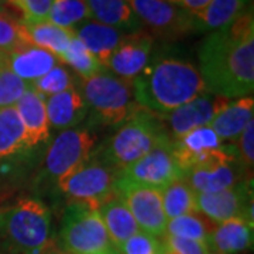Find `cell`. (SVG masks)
<instances>
[{"label": "cell", "mask_w": 254, "mask_h": 254, "mask_svg": "<svg viewBox=\"0 0 254 254\" xmlns=\"http://www.w3.org/2000/svg\"><path fill=\"white\" fill-rule=\"evenodd\" d=\"M53 0H0V10L20 23L48 20Z\"/></svg>", "instance_id": "4dcf8cb0"}, {"label": "cell", "mask_w": 254, "mask_h": 254, "mask_svg": "<svg viewBox=\"0 0 254 254\" xmlns=\"http://www.w3.org/2000/svg\"><path fill=\"white\" fill-rule=\"evenodd\" d=\"M0 254H6V253H1V252H0Z\"/></svg>", "instance_id": "7bdbcfd3"}, {"label": "cell", "mask_w": 254, "mask_h": 254, "mask_svg": "<svg viewBox=\"0 0 254 254\" xmlns=\"http://www.w3.org/2000/svg\"><path fill=\"white\" fill-rule=\"evenodd\" d=\"M31 88V82L18 78L6 64V58L0 65V109L11 108Z\"/></svg>", "instance_id": "836d02e7"}, {"label": "cell", "mask_w": 254, "mask_h": 254, "mask_svg": "<svg viewBox=\"0 0 254 254\" xmlns=\"http://www.w3.org/2000/svg\"><path fill=\"white\" fill-rule=\"evenodd\" d=\"M81 95L93 122L105 126H116L126 120L137 102L133 93V79L112 75L106 69L79 82Z\"/></svg>", "instance_id": "5b68a950"}, {"label": "cell", "mask_w": 254, "mask_h": 254, "mask_svg": "<svg viewBox=\"0 0 254 254\" xmlns=\"http://www.w3.org/2000/svg\"><path fill=\"white\" fill-rule=\"evenodd\" d=\"M6 64L18 78L27 82H34L51 71L60 60L50 51L30 46L21 51L4 55Z\"/></svg>", "instance_id": "7402d4cb"}, {"label": "cell", "mask_w": 254, "mask_h": 254, "mask_svg": "<svg viewBox=\"0 0 254 254\" xmlns=\"http://www.w3.org/2000/svg\"><path fill=\"white\" fill-rule=\"evenodd\" d=\"M229 103V99L203 92L198 98L165 115H158L173 141L180 140L198 127L206 126Z\"/></svg>", "instance_id": "4fadbf2b"}, {"label": "cell", "mask_w": 254, "mask_h": 254, "mask_svg": "<svg viewBox=\"0 0 254 254\" xmlns=\"http://www.w3.org/2000/svg\"><path fill=\"white\" fill-rule=\"evenodd\" d=\"M44 254H64V253H63V250H61V249L54 243V245L51 246L50 249H47L46 252H44Z\"/></svg>", "instance_id": "ab89813d"}, {"label": "cell", "mask_w": 254, "mask_h": 254, "mask_svg": "<svg viewBox=\"0 0 254 254\" xmlns=\"http://www.w3.org/2000/svg\"><path fill=\"white\" fill-rule=\"evenodd\" d=\"M220 138L218 134L210 128V127L202 126L190 131L188 134L174 141L173 151L177 163L181 160L193 154H199L203 151H210V150H218L220 148Z\"/></svg>", "instance_id": "f1b7e54d"}, {"label": "cell", "mask_w": 254, "mask_h": 254, "mask_svg": "<svg viewBox=\"0 0 254 254\" xmlns=\"http://www.w3.org/2000/svg\"><path fill=\"white\" fill-rule=\"evenodd\" d=\"M249 0H210L205 9L193 14L196 31H216L245 13Z\"/></svg>", "instance_id": "d4e9b609"}, {"label": "cell", "mask_w": 254, "mask_h": 254, "mask_svg": "<svg viewBox=\"0 0 254 254\" xmlns=\"http://www.w3.org/2000/svg\"><path fill=\"white\" fill-rule=\"evenodd\" d=\"M91 17L86 0H53L48 20L64 28H73L75 24Z\"/></svg>", "instance_id": "d6a6232c"}, {"label": "cell", "mask_w": 254, "mask_h": 254, "mask_svg": "<svg viewBox=\"0 0 254 254\" xmlns=\"http://www.w3.org/2000/svg\"><path fill=\"white\" fill-rule=\"evenodd\" d=\"M64 254H122L113 245L96 209L71 203L60 232Z\"/></svg>", "instance_id": "8992f818"}, {"label": "cell", "mask_w": 254, "mask_h": 254, "mask_svg": "<svg viewBox=\"0 0 254 254\" xmlns=\"http://www.w3.org/2000/svg\"><path fill=\"white\" fill-rule=\"evenodd\" d=\"M119 250L122 254H165L168 249L164 240L144 232H137L136 235L127 239Z\"/></svg>", "instance_id": "8d00e7d4"}, {"label": "cell", "mask_w": 254, "mask_h": 254, "mask_svg": "<svg viewBox=\"0 0 254 254\" xmlns=\"http://www.w3.org/2000/svg\"><path fill=\"white\" fill-rule=\"evenodd\" d=\"M206 91L199 69L190 61L157 55L133 79L137 105L155 115L181 108Z\"/></svg>", "instance_id": "7a4b0ae2"}, {"label": "cell", "mask_w": 254, "mask_h": 254, "mask_svg": "<svg viewBox=\"0 0 254 254\" xmlns=\"http://www.w3.org/2000/svg\"><path fill=\"white\" fill-rule=\"evenodd\" d=\"M154 38L144 31L125 34L118 48L110 55L108 68L120 78L134 79L150 61Z\"/></svg>", "instance_id": "9a60e30c"}, {"label": "cell", "mask_w": 254, "mask_h": 254, "mask_svg": "<svg viewBox=\"0 0 254 254\" xmlns=\"http://www.w3.org/2000/svg\"><path fill=\"white\" fill-rule=\"evenodd\" d=\"M218 254H219V253H218Z\"/></svg>", "instance_id": "ee69618b"}, {"label": "cell", "mask_w": 254, "mask_h": 254, "mask_svg": "<svg viewBox=\"0 0 254 254\" xmlns=\"http://www.w3.org/2000/svg\"><path fill=\"white\" fill-rule=\"evenodd\" d=\"M118 178L119 171L112 165L89 160L57 185L71 203H81L98 210L102 203L118 195Z\"/></svg>", "instance_id": "52a82bcc"}, {"label": "cell", "mask_w": 254, "mask_h": 254, "mask_svg": "<svg viewBox=\"0 0 254 254\" xmlns=\"http://www.w3.org/2000/svg\"><path fill=\"white\" fill-rule=\"evenodd\" d=\"M33 150L16 108L0 109V188L24 165Z\"/></svg>", "instance_id": "7c38bea8"}, {"label": "cell", "mask_w": 254, "mask_h": 254, "mask_svg": "<svg viewBox=\"0 0 254 254\" xmlns=\"http://www.w3.org/2000/svg\"><path fill=\"white\" fill-rule=\"evenodd\" d=\"M253 98H240L235 102H229L223 109L219 110L209 126L220 140H235L253 120Z\"/></svg>", "instance_id": "ffe728a7"}, {"label": "cell", "mask_w": 254, "mask_h": 254, "mask_svg": "<svg viewBox=\"0 0 254 254\" xmlns=\"http://www.w3.org/2000/svg\"><path fill=\"white\" fill-rule=\"evenodd\" d=\"M31 85H33V89L46 99L71 88L73 85V78L64 66L57 65L44 76L31 82Z\"/></svg>", "instance_id": "e575fe53"}, {"label": "cell", "mask_w": 254, "mask_h": 254, "mask_svg": "<svg viewBox=\"0 0 254 254\" xmlns=\"http://www.w3.org/2000/svg\"><path fill=\"white\" fill-rule=\"evenodd\" d=\"M230 155L240 164L246 171L252 174L254 164V123L253 120L246 126L242 134L237 137L235 145H226Z\"/></svg>", "instance_id": "d590c367"}, {"label": "cell", "mask_w": 254, "mask_h": 254, "mask_svg": "<svg viewBox=\"0 0 254 254\" xmlns=\"http://www.w3.org/2000/svg\"><path fill=\"white\" fill-rule=\"evenodd\" d=\"M210 245L219 254H237L253 245V225L242 218L219 223L209 237Z\"/></svg>", "instance_id": "44dd1931"}, {"label": "cell", "mask_w": 254, "mask_h": 254, "mask_svg": "<svg viewBox=\"0 0 254 254\" xmlns=\"http://www.w3.org/2000/svg\"><path fill=\"white\" fill-rule=\"evenodd\" d=\"M118 193L133 215L138 229L154 237L165 236L168 220L164 212L161 190L148 187H122L118 188Z\"/></svg>", "instance_id": "5bb4252c"}, {"label": "cell", "mask_w": 254, "mask_h": 254, "mask_svg": "<svg viewBox=\"0 0 254 254\" xmlns=\"http://www.w3.org/2000/svg\"><path fill=\"white\" fill-rule=\"evenodd\" d=\"M167 1L180 6V7L187 10V11H190L192 14H196V13L202 11V10L208 6V3L210 0H167Z\"/></svg>", "instance_id": "f35d334b"}, {"label": "cell", "mask_w": 254, "mask_h": 254, "mask_svg": "<svg viewBox=\"0 0 254 254\" xmlns=\"http://www.w3.org/2000/svg\"><path fill=\"white\" fill-rule=\"evenodd\" d=\"M213 229L215 223L196 210L193 213L170 219L165 227V236L182 237L208 245Z\"/></svg>", "instance_id": "4316f807"}, {"label": "cell", "mask_w": 254, "mask_h": 254, "mask_svg": "<svg viewBox=\"0 0 254 254\" xmlns=\"http://www.w3.org/2000/svg\"><path fill=\"white\" fill-rule=\"evenodd\" d=\"M3 60H4V55L3 54H0V65L3 64Z\"/></svg>", "instance_id": "60d3db41"}, {"label": "cell", "mask_w": 254, "mask_h": 254, "mask_svg": "<svg viewBox=\"0 0 254 254\" xmlns=\"http://www.w3.org/2000/svg\"><path fill=\"white\" fill-rule=\"evenodd\" d=\"M184 178L195 193H212L252 180V174L247 173L236 160H230L226 163L195 167Z\"/></svg>", "instance_id": "2e32d148"}, {"label": "cell", "mask_w": 254, "mask_h": 254, "mask_svg": "<svg viewBox=\"0 0 254 254\" xmlns=\"http://www.w3.org/2000/svg\"><path fill=\"white\" fill-rule=\"evenodd\" d=\"M60 61L69 65L82 79L91 78V76L105 69L100 65L99 61L96 60V57L92 54L76 37H73L71 40L69 46L66 48V51L64 53L63 57L60 58Z\"/></svg>", "instance_id": "f546056e"}, {"label": "cell", "mask_w": 254, "mask_h": 254, "mask_svg": "<svg viewBox=\"0 0 254 254\" xmlns=\"http://www.w3.org/2000/svg\"><path fill=\"white\" fill-rule=\"evenodd\" d=\"M91 17L99 23L118 30L138 28V18L134 16L126 0H86Z\"/></svg>", "instance_id": "484cf974"}, {"label": "cell", "mask_w": 254, "mask_h": 254, "mask_svg": "<svg viewBox=\"0 0 254 254\" xmlns=\"http://www.w3.org/2000/svg\"><path fill=\"white\" fill-rule=\"evenodd\" d=\"M21 123L26 130L28 144L36 148L40 144L48 141L50 137V122L47 116L46 99L40 96L33 85L14 105Z\"/></svg>", "instance_id": "e0dca14e"}, {"label": "cell", "mask_w": 254, "mask_h": 254, "mask_svg": "<svg viewBox=\"0 0 254 254\" xmlns=\"http://www.w3.org/2000/svg\"><path fill=\"white\" fill-rule=\"evenodd\" d=\"M72 30L75 37L96 57V60L103 68H108L110 55L118 48L125 36L118 28L110 27L93 20L85 21L79 27Z\"/></svg>", "instance_id": "d6986e66"}, {"label": "cell", "mask_w": 254, "mask_h": 254, "mask_svg": "<svg viewBox=\"0 0 254 254\" xmlns=\"http://www.w3.org/2000/svg\"><path fill=\"white\" fill-rule=\"evenodd\" d=\"M30 46L23 23L0 10V54H13Z\"/></svg>", "instance_id": "1f68e13d"}, {"label": "cell", "mask_w": 254, "mask_h": 254, "mask_svg": "<svg viewBox=\"0 0 254 254\" xmlns=\"http://www.w3.org/2000/svg\"><path fill=\"white\" fill-rule=\"evenodd\" d=\"M165 254H177V253H174V252H171V250H167V253Z\"/></svg>", "instance_id": "b9f144b4"}, {"label": "cell", "mask_w": 254, "mask_h": 254, "mask_svg": "<svg viewBox=\"0 0 254 254\" xmlns=\"http://www.w3.org/2000/svg\"><path fill=\"white\" fill-rule=\"evenodd\" d=\"M252 180H246L225 190L196 193V210L213 223L242 218L253 225Z\"/></svg>", "instance_id": "8fae6325"}, {"label": "cell", "mask_w": 254, "mask_h": 254, "mask_svg": "<svg viewBox=\"0 0 254 254\" xmlns=\"http://www.w3.org/2000/svg\"><path fill=\"white\" fill-rule=\"evenodd\" d=\"M200 76L206 92L226 99L254 89V18L245 11L229 26L209 34L199 47Z\"/></svg>", "instance_id": "6da1fadb"}, {"label": "cell", "mask_w": 254, "mask_h": 254, "mask_svg": "<svg viewBox=\"0 0 254 254\" xmlns=\"http://www.w3.org/2000/svg\"><path fill=\"white\" fill-rule=\"evenodd\" d=\"M98 213L109 233L113 245L118 249L127 239L140 232L133 215L130 213L126 203L119 196V193L109 200H106L105 203H102L98 208Z\"/></svg>", "instance_id": "603a6c76"}, {"label": "cell", "mask_w": 254, "mask_h": 254, "mask_svg": "<svg viewBox=\"0 0 254 254\" xmlns=\"http://www.w3.org/2000/svg\"><path fill=\"white\" fill-rule=\"evenodd\" d=\"M173 143L155 147L148 154L119 171L116 190L122 187H148L163 190L168 184L182 178L184 174L174 155Z\"/></svg>", "instance_id": "ba28073f"}, {"label": "cell", "mask_w": 254, "mask_h": 254, "mask_svg": "<svg viewBox=\"0 0 254 254\" xmlns=\"http://www.w3.org/2000/svg\"><path fill=\"white\" fill-rule=\"evenodd\" d=\"M164 243L168 250L177 254H209V246L190 239L164 236Z\"/></svg>", "instance_id": "74e56055"}, {"label": "cell", "mask_w": 254, "mask_h": 254, "mask_svg": "<svg viewBox=\"0 0 254 254\" xmlns=\"http://www.w3.org/2000/svg\"><path fill=\"white\" fill-rule=\"evenodd\" d=\"M171 141L161 118L138 105L109 140L102 161L122 171L155 147Z\"/></svg>", "instance_id": "277c9868"}, {"label": "cell", "mask_w": 254, "mask_h": 254, "mask_svg": "<svg viewBox=\"0 0 254 254\" xmlns=\"http://www.w3.org/2000/svg\"><path fill=\"white\" fill-rule=\"evenodd\" d=\"M138 21H143L157 37L177 40L195 33L193 14L167 0H126Z\"/></svg>", "instance_id": "30bf717a"}, {"label": "cell", "mask_w": 254, "mask_h": 254, "mask_svg": "<svg viewBox=\"0 0 254 254\" xmlns=\"http://www.w3.org/2000/svg\"><path fill=\"white\" fill-rule=\"evenodd\" d=\"M46 108L50 126L57 130H68L79 125L88 112L81 92L75 85L66 91L47 98Z\"/></svg>", "instance_id": "ac0fdd59"}, {"label": "cell", "mask_w": 254, "mask_h": 254, "mask_svg": "<svg viewBox=\"0 0 254 254\" xmlns=\"http://www.w3.org/2000/svg\"><path fill=\"white\" fill-rule=\"evenodd\" d=\"M53 245L51 213L41 200L21 198L0 209L1 253L44 254Z\"/></svg>", "instance_id": "3957f363"}, {"label": "cell", "mask_w": 254, "mask_h": 254, "mask_svg": "<svg viewBox=\"0 0 254 254\" xmlns=\"http://www.w3.org/2000/svg\"><path fill=\"white\" fill-rule=\"evenodd\" d=\"M28 43L31 46L38 47L50 51L58 60L66 51L73 34L72 28H64L53 24L50 20H38L23 23Z\"/></svg>", "instance_id": "cb8c5ba5"}, {"label": "cell", "mask_w": 254, "mask_h": 254, "mask_svg": "<svg viewBox=\"0 0 254 254\" xmlns=\"http://www.w3.org/2000/svg\"><path fill=\"white\" fill-rule=\"evenodd\" d=\"M163 206L167 219H174L196 212V193L190 190L185 178H178L161 190Z\"/></svg>", "instance_id": "83f0119b"}, {"label": "cell", "mask_w": 254, "mask_h": 254, "mask_svg": "<svg viewBox=\"0 0 254 254\" xmlns=\"http://www.w3.org/2000/svg\"><path fill=\"white\" fill-rule=\"evenodd\" d=\"M96 137L86 128L64 130L47 150L44 175L57 184L91 160Z\"/></svg>", "instance_id": "9c48e42d"}]
</instances>
